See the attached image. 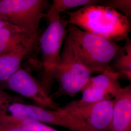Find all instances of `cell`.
<instances>
[{"mask_svg": "<svg viewBox=\"0 0 131 131\" xmlns=\"http://www.w3.org/2000/svg\"><path fill=\"white\" fill-rule=\"evenodd\" d=\"M36 40H32L0 55V86L21 67L24 57L32 48Z\"/></svg>", "mask_w": 131, "mask_h": 131, "instance_id": "11", "label": "cell"}, {"mask_svg": "<svg viewBox=\"0 0 131 131\" xmlns=\"http://www.w3.org/2000/svg\"><path fill=\"white\" fill-rule=\"evenodd\" d=\"M103 3V5L111 7L119 12L121 11L122 14L126 16L128 19L131 16V1L130 0H110L106 1Z\"/></svg>", "mask_w": 131, "mask_h": 131, "instance_id": "16", "label": "cell"}, {"mask_svg": "<svg viewBox=\"0 0 131 131\" xmlns=\"http://www.w3.org/2000/svg\"><path fill=\"white\" fill-rule=\"evenodd\" d=\"M113 107V100H104L80 106L70 103L64 106L78 115L96 131H110Z\"/></svg>", "mask_w": 131, "mask_h": 131, "instance_id": "9", "label": "cell"}, {"mask_svg": "<svg viewBox=\"0 0 131 131\" xmlns=\"http://www.w3.org/2000/svg\"><path fill=\"white\" fill-rule=\"evenodd\" d=\"M91 73L78 58L66 37L54 72V79L58 84L54 96L75 97L88 83Z\"/></svg>", "mask_w": 131, "mask_h": 131, "instance_id": "4", "label": "cell"}, {"mask_svg": "<svg viewBox=\"0 0 131 131\" xmlns=\"http://www.w3.org/2000/svg\"><path fill=\"white\" fill-rule=\"evenodd\" d=\"M68 14L69 24L114 42L126 39L131 31L128 18L110 6L89 5Z\"/></svg>", "mask_w": 131, "mask_h": 131, "instance_id": "1", "label": "cell"}, {"mask_svg": "<svg viewBox=\"0 0 131 131\" xmlns=\"http://www.w3.org/2000/svg\"><path fill=\"white\" fill-rule=\"evenodd\" d=\"M125 39L124 45L121 47L110 67L121 77L131 81V40L129 37Z\"/></svg>", "mask_w": 131, "mask_h": 131, "instance_id": "13", "label": "cell"}, {"mask_svg": "<svg viewBox=\"0 0 131 131\" xmlns=\"http://www.w3.org/2000/svg\"><path fill=\"white\" fill-rule=\"evenodd\" d=\"M47 0H0V15L32 36H38L41 20L50 9Z\"/></svg>", "mask_w": 131, "mask_h": 131, "instance_id": "5", "label": "cell"}, {"mask_svg": "<svg viewBox=\"0 0 131 131\" xmlns=\"http://www.w3.org/2000/svg\"><path fill=\"white\" fill-rule=\"evenodd\" d=\"M121 77L109 67L98 75L91 77L81 91V99L70 103L80 106L104 100H113L122 88L119 81Z\"/></svg>", "mask_w": 131, "mask_h": 131, "instance_id": "8", "label": "cell"}, {"mask_svg": "<svg viewBox=\"0 0 131 131\" xmlns=\"http://www.w3.org/2000/svg\"><path fill=\"white\" fill-rule=\"evenodd\" d=\"M38 38L8 23L0 28V55L11 52L22 44L36 40Z\"/></svg>", "mask_w": 131, "mask_h": 131, "instance_id": "12", "label": "cell"}, {"mask_svg": "<svg viewBox=\"0 0 131 131\" xmlns=\"http://www.w3.org/2000/svg\"><path fill=\"white\" fill-rule=\"evenodd\" d=\"M68 38L78 58L91 73H102L113 61L121 46L115 42L68 24Z\"/></svg>", "mask_w": 131, "mask_h": 131, "instance_id": "2", "label": "cell"}, {"mask_svg": "<svg viewBox=\"0 0 131 131\" xmlns=\"http://www.w3.org/2000/svg\"><path fill=\"white\" fill-rule=\"evenodd\" d=\"M0 88L8 89L33 101L40 107L56 110L59 105L47 94L40 81L36 79L28 70L21 67Z\"/></svg>", "mask_w": 131, "mask_h": 131, "instance_id": "7", "label": "cell"}, {"mask_svg": "<svg viewBox=\"0 0 131 131\" xmlns=\"http://www.w3.org/2000/svg\"><path fill=\"white\" fill-rule=\"evenodd\" d=\"M8 113L0 110V131H26L10 121Z\"/></svg>", "mask_w": 131, "mask_h": 131, "instance_id": "18", "label": "cell"}, {"mask_svg": "<svg viewBox=\"0 0 131 131\" xmlns=\"http://www.w3.org/2000/svg\"><path fill=\"white\" fill-rule=\"evenodd\" d=\"M10 121L26 131H60L42 122L28 118H18L8 114Z\"/></svg>", "mask_w": 131, "mask_h": 131, "instance_id": "14", "label": "cell"}, {"mask_svg": "<svg viewBox=\"0 0 131 131\" xmlns=\"http://www.w3.org/2000/svg\"><path fill=\"white\" fill-rule=\"evenodd\" d=\"M100 2L95 0H53L51 7L56 13L60 14L67 10L76 7L97 5L100 3Z\"/></svg>", "mask_w": 131, "mask_h": 131, "instance_id": "15", "label": "cell"}, {"mask_svg": "<svg viewBox=\"0 0 131 131\" xmlns=\"http://www.w3.org/2000/svg\"><path fill=\"white\" fill-rule=\"evenodd\" d=\"M7 112L15 117L31 119L72 131H96L78 115L64 107L53 110L37 105L17 103L10 104Z\"/></svg>", "mask_w": 131, "mask_h": 131, "instance_id": "6", "label": "cell"}, {"mask_svg": "<svg viewBox=\"0 0 131 131\" xmlns=\"http://www.w3.org/2000/svg\"><path fill=\"white\" fill-rule=\"evenodd\" d=\"M113 101L110 131H131V85L122 88Z\"/></svg>", "mask_w": 131, "mask_h": 131, "instance_id": "10", "label": "cell"}, {"mask_svg": "<svg viewBox=\"0 0 131 131\" xmlns=\"http://www.w3.org/2000/svg\"><path fill=\"white\" fill-rule=\"evenodd\" d=\"M8 23L4 18H3L2 16L0 15V28L4 27L6 24Z\"/></svg>", "mask_w": 131, "mask_h": 131, "instance_id": "19", "label": "cell"}, {"mask_svg": "<svg viewBox=\"0 0 131 131\" xmlns=\"http://www.w3.org/2000/svg\"><path fill=\"white\" fill-rule=\"evenodd\" d=\"M17 103H24L23 99L12 95L0 88V110L7 112V108L10 104Z\"/></svg>", "mask_w": 131, "mask_h": 131, "instance_id": "17", "label": "cell"}, {"mask_svg": "<svg viewBox=\"0 0 131 131\" xmlns=\"http://www.w3.org/2000/svg\"><path fill=\"white\" fill-rule=\"evenodd\" d=\"M48 25L39 39L42 54V73L40 83L49 95L54 80V72L59 61L61 48L68 34V21L61 18L50 7L46 18Z\"/></svg>", "mask_w": 131, "mask_h": 131, "instance_id": "3", "label": "cell"}]
</instances>
